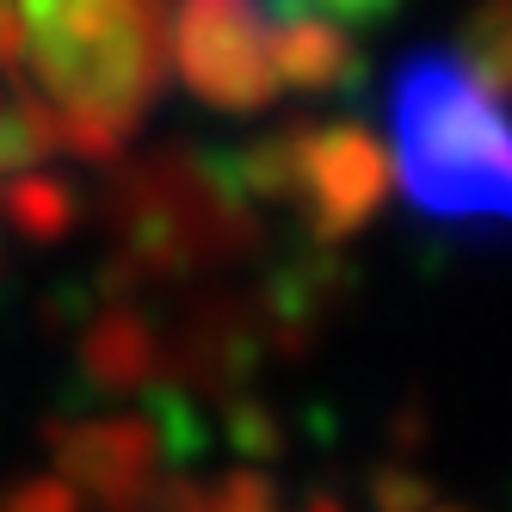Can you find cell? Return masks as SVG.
Masks as SVG:
<instances>
[{"label": "cell", "instance_id": "6da1fadb", "mask_svg": "<svg viewBox=\"0 0 512 512\" xmlns=\"http://www.w3.org/2000/svg\"><path fill=\"white\" fill-rule=\"evenodd\" d=\"M389 173L432 223L512 229V50H426L389 87Z\"/></svg>", "mask_w": 512, "mask_h": 512}, {"label": "cell", "instance_id": "7a4b0ae2", "mask_svg": "<svg viewBox=\"0 0 512 512\" xmlns=\"http://www.w3.org/2000/svg\"><path fill=\"white\" fill-rule=\"evenodd\" d=\"M260 7L266 31H303V38H334L346 25L377 19L389 0H247V13Z\"/></svg>", "mask_w": 512, "mask_h": 512}]
</instances>
